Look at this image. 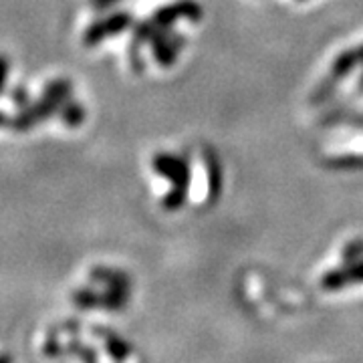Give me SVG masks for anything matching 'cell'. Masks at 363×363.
<instances>
[{"label": "cell", "mask_w": 363, "mask_h": 363, "mask_svg": "<svg viewBox=\"0 0 363 363\" xmlns=\"http://www.w3.org/2000/svg\"><path fill=\"white\" fill-rule=\"evenodd\" d=\"M59 117H61V121L65 123L67 128H79L85 121V107L71 97L59 109Z\"/></svg>", "instance_id": "obj_8"}, {"label": "cell", "mask_w": 363, "mask_h": 363, "mask_svg": "<svg viewBox=\"0 0 363 363\" xmlns=\"http://www.w3.org/2000/svg\"><path fill=\"white\" fill-rule=\"evenodd\" d=\"M2 125H9V119H6V116L0 111V128H2Z\"/></svg>", "instance_id": "obj_20"}, {"label": "cell", "mask_w": 363, "mask_h": 363, "mask_svg": "<svg viewBox=\"0 0 363 363\" xmlns=\"http://www.w3.org/2000/svg\"><path fill=\"white\" fill-rule=\"evenodd\" d=\"M9 75H11V59L4 52H0V95H4Z\"/></svg>", "instance_id": "obj_15"}, {"label": "cell", "mask_w": 363, "mask_h": 363, "mask_svg": "<svg viewBox=\"0 0 363 363\" xmlns=\"http://www.w3.org/2000/svg\"><path fill=\"white\" fill-rule=\"evenodd\" d=\"M357 51H359V57H362V63H363V45L362 47H357ZM357 91L363 93V73H362V77H359V81H357Z\"/></svg>", "instance_id": "obj_18"}, {"label": "cell", "mask_w": 363, "mask_h": 363, "mask_svg": "<svg viewBox=\"0 0 363 363\" xmlns=\"http://www.w3.org/2000/svg\"><path fill=\"white\" fill-rule=\"evenodd\" d=\"M0 363H13V357L6 353H0Z\"/></svg>", "instance_id": "obj_19"}, {"label": "cell", "mask_w": 363, "mask_h": 363, "mask_svg": "<svg viewBox=\"0 0 363 363\" xmlns=\"http://www.w3.org/2000/svg\"><path fill=\"white\" fill-rule=\"evenodd\" d=\"M11 99H13V104L16 105V109H23L26 105L33 104L30 93L26 89V85H14V89L11 91Z\"/></svg>", "instance_id": "obj_13"}, {"label": "cell", "mask_w": 363, "mask_h": 363, "mask_svg": "<svg viewBox=\"0 0 363 363\" xmlns=\"http://www.w3.org/2000/svg\"><path fill=\"white\" fill-rule=\"evenodd\" d=\"M73 303L79 309H93V307L101 305V295H97L91 289H79L73 293Z\"/></svg>", "instance_id": "obj_10"}, {"label": "cell", "mask_w": 363, "mask_h": 363, "mask_svg": "<svg viewBox=\"0 0 363 363\" xmlns=\"http://www.w3.org/2000/svg\"><path fill=\"white\" fill-rule=\"evenodd\" d=\"M69 351H75L79 357L83 359V363H97V357H95V353L87 347H83L81 343H79L77 339L75 341H71V345H69Z\"/></svg>", "instance_id": "obj_16"}, {"label": "cell", "mask_w": 363, "mask_h": 363, "mask_svg": "<svg viewBox=\"0 0 363 363\" xmlns=\"http://www.w3.org/2000/svg\"><path fill=\"white\" fill-rule=\"evenodd\" d=\"M204 162H206L208 169V200H210V204H212V202H216V198H218L222 192L220 160H218V156H216L212 150H206Z\"/></svg>", "instance_id": "obj_6"}, {"label": "cell", "mask_w": 363, "mask_h": 363, "mask_svg": "<svg viewBox=\"0 0 363 363\" xmlns=\"http://www.w3.org/2000/svg\"><path fill=\"white\" fill-rule=\"evenodd\" d=\"M152 168L157 176L172 182V186L176 190L188 192L192 172H190V162L186 157L172 156V154H156L152 160Z\"/></svg>", "instance_id": "obj_3"}, {"label": "cell", "mask_w": 363, "mask_h": 363, "mask_svg": "<svg viewBox=\"0 0 363 363\" xmlns=\"http://www.w3.org/2000/svg\"><path fill=\"white\" fill-rule=\"evenodd\" d=\"M43 351H45L47 357H61L67 350H63L61 341L55 337V335H49L47 341H45V345H43Z\"/></svg>", "instance_id": "obj_14"}, {"label": "cell", "mask_w": 363, "mask_h": 363, "mask_svg": "<svg viewBox=\"0 0 363 363\" xmlns=\"http://www.w3.org/2000/svg\"><path fill=\"white\" fill-rule=\"evenodd\" d=\"M91 279L97 281V283H104L109 286H123L128 289L130 286V279L123 274V272L113 271V269H105V267H95L91 271Z\"/></svg>", "instance_id": "obj_9"}, {"label": "cell", "mask_w": 363, "mask_h": 363, "mask_svg": "<svg viewBox=\"0 0 363 363\" xmlns=\"http://www.w3.org/2000/svg\"><path fill=\"white\" fill-rule=\"evenodd\" d=\"M186 198H188V192L172 188L168 194L164 196V200H162V206L166 208V210H169V212H174V210H180V208L186 204Z\"/></svg>", "instance_id": "obj_12"}, {"label": "cell", "mask_w": 363, "mask_h": 363, "mask_svg": "<svg viewBox=\"0 0 363 363\" xmlns=\"http://www.w3.org/2000/svg\"><path fill=\"white\" fill-rule=\"evenodd\" d=\"M362 63V57H359V51L357 49H353V51H343L339 55L337 59H335V63L331 65V73H329V77L335 79V81H343V79L347 77L350 73H353V69Z\"/></svg>", "instance_id": "obj_7"}, {"label": "cell", "mask_w": 363, "mask_h": 363, "mask_svg": "<svg viewBox=\"0 0 363 363\" xmlns=\"http://www.w3.org/2000/svg\"><path fill=\"white\" fill-rule=\"evenodd\" d=\"M202 16H204V11H202V6H200L196 0H178V2H174V4L162 6V9L152 16V21H154V25H156L157 28H162V30H172V26H174V23H176L178 18H188V21L198 23Z\"/></svg>", "instance_id": "obj_5"}, {"label": "cell", "mask_w": 363, "mask_h": 363, "mask_svg": "<svg viewBox=\"0 0 363 363\" xmlns=\"http://www.w3.org/2000/svg\"><path fill=\"white\" fill-rule=\"evenodd\" d=\"M133 26V16L125 11H119V13H111L95 21L93 25H89L83 33V45L85 47H97L101 45L105 39L109 37H116L125 33L128 28Z\"/></svg>", "instance_id": "obj_2"}, {"label": "cell", "mask_w": 363, "mask_h": 363, "mask_svg": "<svg viewBox=\"0 0 363 363\" xmlns=\"http://www.w3.org/2000/svg\"><path fill=\"white\" fill-rule=\"evenodd\" d=\"M150 47L154 52V59H156L157 65L162 67H172L176 63V57L178 52L186 47V39L182 35L176 33H169V30H162L156 28L150 37Z\"/></svg>", "instance_id": "obj_4"}, {"label": "cell", "mask_w": 363, "mask_h": 363, "mask_svg": "<svg viewBox=\"0 0 363 363\" xmlns=\"http://www.w3.org/2000/svg\"><path fill=\"white\" fill-rule=\"evenodd\" d=\"M71 95H73V83L69 79H52L51 83H47V87L37 101L18 109L9 119V125L14 131H21V133L30 131L35 125H39L55 113H59V109L63 107L67 99H71Z\"/></svg>", "instance_id": "obj_1"}, {"label": "cell", "mask_w": 363, "mask_h": 363, "mask_svg": "<svg viewBox=\"0 0 363 363\" xmlns=\"http://www.w3.org/2000/svg\"><path fill=\"white\" fill-rule=\"evenodd\" d=\"M337 85H339V83L335 81V79H331V77L325 79L323 83H321V85H319V87L315 89V93H313V97H311L313 104H315V105L325 104V101H327V99H329V97H331V95L335 93Z\"/></svg>", "instance_id": "obj_11"}, {"label": "cell", "mask_w": 363, "mask_h": 363, "mask_svg": "<svg viewBox=\"0 0 363 363\" xmlns=\"http://www.w3.org/2000/svg\"><path fill=\"white\" fill-rule=\"evenodd\" d=\"M89 2L95 11H105V9L113 6V4H116V2H119V0H89Z\"/></svg>", "instance_id": "obj_17"}]
</instances>
